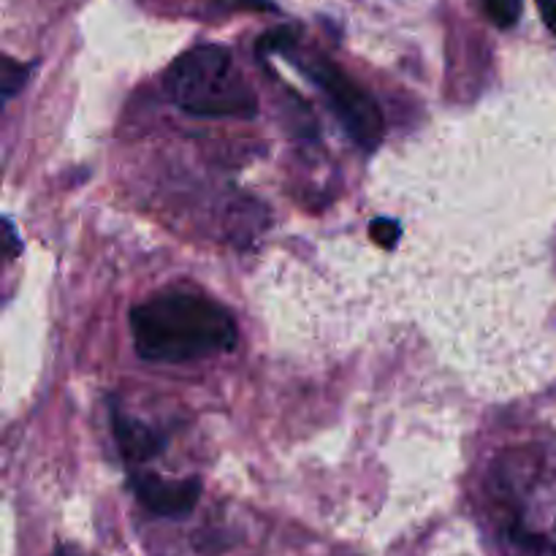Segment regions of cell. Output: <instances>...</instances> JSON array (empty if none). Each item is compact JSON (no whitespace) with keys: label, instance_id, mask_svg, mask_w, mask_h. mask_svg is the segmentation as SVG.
<instances>
[{"label":"cell","instance_id":"obj_4","mask_svg":"<svg viewBox=\"0 0 556 556\" xmlns=\"http://www.w3.org/2000/svg\"><path fill=\"white\" fill-rule=\"evenodd\" d=\"M293 65L324 92L334 117L340 119L342 128L351 134V139L358 147L375 150L380 144V139H383V114H380L375 98L356 79H351L329 58H318V54H307V58L293 54Z\"/></svg>","mask_w":556,"mask_h":556},{"label":"cell","instance_id":"obj_11","mask_svg":"<svg viewBox=\"0 0 556 556\" xmlns=\"http://www.w3.org/2000/svg\"><path fill=\"white\" fill-rule=\"evenodd\" d=\"M538 9H541V16L548 30L556 36V0H538Z\"/></svg>","mask_w":556,"mask_h":556},{"label":"cell","instance_id":"obj_5","mask_svg":"<svg viewBox=\"0 0 556 556\" xmlns=\"http://www.w3.org/2000/svg\"><path fill=\"white\" fill-rule=\"evenodd\" d=\"M130 489L150 514L179 519L195 508L201 497L199 478H161L157 472H134Z\"/></svg>","mask_w":556,"mask_h":556},{"label":"cell","instance_id":"obj_9","mask_svg":"<svg viewBox=\"0 0 556 556\" xmlns=\"http://www.w3.org/2000/svg\"><path fill=\"white\" fill-rule=\"evenodd\" d=\"M25 81V68L20 63H14L11 58L3 60V101H9L16 90Z\"/></svg>","mask_w":556,"mask_h":556},{"label":"cell","instance_id":"obj_8","mask_svg":"<svg viewBox=\"0 0 556 556\" xmlns=\"http://www.w3.org/2000/svg\"><path fill=\"white\" fill-rule=\"evenodd\" d=\"M293 47H296V33L291 27H277L261 38L258 54H288Z\"/></svg>","mask_w":556,"mask_h":556},{"label":"cell","instance_id":"obj_6","mask_svg":"<svg viewBox=\"0 0 556 556\" xmlns=\"http://www.w3.org/2000/svg\"><path fill=\"white\" fill-rule=\"evenodd\" d=\"M112 432L114 440H117L119 454L130 465H147L166 448V438L161 432H155L150 424L139 421V418L117 410V407L112 410Z\"/></svg>","mask_w":556,"mask_h":556},{"label":"cell","instance_id":"obj_2","mask_svg":"<svg viewBox=\"0 0 556 556\" xmlns=\"http://www.w3.org/2000/svg\"><path fill=\"white\" fill-rule=\"evenodd\" d=\"M136 353L152 364H188L237 345V324L215 299L168 288L130 309Z\"/></svg>","mask_w":556,"mask_h":556},{"label":"cell","instance_id":"obj_10","mask_svg":"<svg viewBox=\"0 0 556 556\" xmlns=\"http://www.w3.org/2000/svg\"><path fill=\"white\" fill-rule=\"evenodd\" d=\"M369 231H372V237L378 239L383 248H394L396 237H400V226L391 220H383V217H380V220H375L372 226H369Z\"/></svg>","mask_w":556,"mask_h":556},{"label":"cell","instance_id":"obj_12","mask_svg":"<svg viewBox=\"0 0 556 556\" xmlns=\"http://www.w3.org/2000/svg\"><path fill=\"white\" fill-rule=\"evenodd\" d=\"M54 556H81V554L71 552V548H60V552H58V554H54Z\"/></svg>","mask_w":556,"mask_h":556},{"label":"cell","instance_id":"obj_7","mask_svg":"<svg viewBox=\"0 0 556 556\" xmlns=\"http://www.w3.org/2000/svg\"><path fill=\"white\" fill-rule=\"evenodd\" d=\"M481 5L497 27H514L521 16V0H481Z\"/></svg>","mask_w":556,"mask_h":556},{"label":"cell","instance_id":"obj_1","mask_svg":"<svg viewBox=\"0 0 556 556\" xmlns=\"http://www.w3.org/2000/svg\"><path fill=\"white\" fill-rule=\"evenodd\" d=\"M503 556H556V459L543 448L497 456L489 476Z\"/></svg>","mask_w":556,"mask_h":556},{"label":"cell","instance_id":"obj_3","mask_svg":"<svg viewBox=\"0 0 556 556\" xmlns=\"http://www.w3.org/2000/svg\"><path fill=\"white\" fill-rule=\"evenodd\" d=\"M166 96L193 117H253L258 112L253 87L233 65L226 47L204 43L172 63L166 71Z\"/></svg>","mask_w":556,"mask_h":556}]
</instances>
